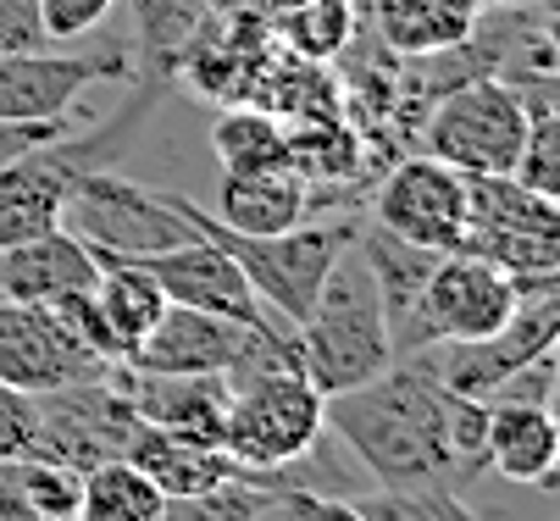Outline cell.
<instances>
[{
    "label": "cell",
    "instance_id": "obj_1",
    "mask_svg": "<svg viewBox=\"0 0 560 521\" xmlns=\"http://www.w3.org/2000/svg\"><path fill=\"white\" fill-rule=\"evenodd\" d=\"M328 433L377 488H466L489 472V405L433 378L422 350L394 355L383 378L334 394Z\"/></svg>",
    "mask_w": 560,
    "mask_h": 521
},
{
    "label": "cell",
    "instance_id": "obj_2",
    "mask_svg": "<svg viewBox=\"0 0 560 521\" xmlns=\"http://www.w3.org/2000/svg\"><path fill=\"white\" fill-rule=\"evenodd\" d=\"M155 90H162V72H155L150 84H139L133 100L117 117H106L95 128H67L61 139L18 156L12 167H0V245H23V239L61 228L72 189L90 173H106L128 151L139 122L155 111Z\"/></svg>",
    "mask_w": 560,
    "mask_h": 521
},
{
    "label": "cell",
    "instance_id": "obj_3",
    "mask_svg": "<svg viewBox=\"0 0 560 521\" xmlns=\"http://www.w3.org/2000/svg\"><path fill=\"white\" fill-rule=\"evenodd\" d=\"M294 366L305 371L311 389L323 400L350 394V389L383 378V371L394 366L383 294H377V277H372L366 256L355 250V239L334 261L323 294H316V306H311V317L294 328Z\"/></svg>",
    "mask_w": 560,
    "mask_h": 521
},
{
    "label": "cell",
    "instance_id": "obj_4",
    "mask_svg": "<svg viewBox=\"0 0 560 521\" xmlns=\"http://www.w3.org/2000/svg\"><path fill=\"white\" fill-rule=\"evenodd\" d=\"M173 205L184 211L189 234L211 239L238 272H245L256 300L278 322H289V328H300L311 317V306H316V294H323L334 261L345 256V245L361 228V216H328V222H294V228H283V234H233L206 205H195L184 194H173Z\"/></svg>",
    "mask_w": 560,
    "mask_h": 521
},
{
    "label": "cell",
    "instance_id": "obj_5",
    "mask_svg": "<svg viewBox=\"0 0 560 521\" xmlns=\"http://www.w3.org/2000/svg\"><path fill=\"white\" fill-rule=\"evenodd\" d=\"M328 400L311 389V378L294 360H267L228 378V422H222V450L238 472H272L300 461L323 438Z\"/></svg>",
    "mask_w": 560,
    "mask_h": 521
},
{
    "label": "cell",
    "instance_id": "obj_6",
    "mask_svg": "<svg viewBox=\"0 0 560 521\" xmlns=\"http://www.w3.org/2000/svg\"><path fill=\"white\" fill-rule=\"evenodd\" d=\"M527 122H533L527 100L505 79H494V72H477V79L439 90V106L422 122V144H428L422 156L466 178H505L522 162Z\"/></svg>",
    "mask_w": 560,
    "mask_h": 521
},
{
    "label": "cell",
    "instance_id": "obj_7",
    "mask_svg": "<svg viewBox=\"0 0 560 521\" xmlns=\"http://www.w3.org/2000/svg\"><path fill=\"white\" fill-rule=\"evenodd\" d=\"M61 228L84 239L95 261H139V256H155V250H173V245L195 239L184 211L173 205V189L117 178L112 167L90 173L72 189Z\"/></svg>",
    "mask_w": 560,
    "mask_h": 521
},
{
    "label": "cell",
    "instance_id": "obj_8",
    "mask_svg": "<svg viewBox=\"0 0 560 521\" xmlns=\"http://www.w3.org/2000/svg\"><path fill=\"white\" fill-rule=\"evenodd\" d=\"M516 311V283L489 267L483 256L471 250H455V256H439L422 300L411 311V328L399 333L394 355H411V350H428V344H466V339H489L511 322Z\"/></svg>",
    "mask_w": 560,
    "mask_h": 521
},
{
    "label": "cell",
    "instance_id": "obj_9",
    "mask_svg": "<svg viewBox=\"0 0 560 521\" xmlns=\"http://www.w3.org/2000/svg\"><path fill=\"white\" fill-rule=\"evenodd\" d=\"M139 433V416L117 383V371L101 383H72L56 394H34V450L56 466H72L84 477L101 461H122L128 438Z\"/></svg>",
    "mask_w": 560,
    "mask_h": 521
},
{
    "label": "cell",
    "instance_id": "obj_10",
    "mask_svg": "<svg viewBox=\"0 0 560 521\" xmlns=\"http://www.w3.org/2000/svg\"><path fill=\"white\" fill-rule=\"evenodd\" d=\"M560 339V288L549 294H527L516 300L511 322L489 339H466V344H428V366L433 378L455 394H471V400H489L511 371H522L527 360L549 355Z\"/></svg>",
    "mask_w": 560,
    "mask_h": 521
},
{
    "label": "cell",
    "instance_id": "obj_11",
    "mask_svg": "<svg viewBox=\"0 0 560 521\" xmlns=\"http://www.w3.org/2000/svg\"><path fill=\"white\" fill-rule=\"evenodd\" d=\"M372 222L433 256H455L466 245V173L433 156H406L377 183Z\"/></svg>",
    "mask_w": 560,
    "mask_h": 521
},
{
    "label": "cell",
    "instance_id": "obj_12",
    "mask_svg": "<svg viewBox=\"0 0 560 521\" xmlns=\"http://www.w3.org/2000/svg\"><path fill=\"white\" fill-rule=\"evenodd\" d=\"M128 56H61L50 45L0 50V122H72L90 84H122Z\"/></svg>",
    "mask_w": 560,
    "mask_h": 521
},
{
    "label": "cell",
    "instance_id": "obj_13",
    "mask_svg": "<svg viewBox=\"0 0 560 521\" xmlns=\"http://www.w3.org/2000/svg\"><path fill=\"white\" fill-rule=\"evenodd\" d=\"M112 360L90 355L45 306H12L0 300V383L18 394H56L72 383L112 378Z\"/></svg>",
    "mask_w": 560,
    "mask_h": 521
},
{
    "label": "cell",
    "instance_id": "obj_14",
    "mask_svg": "<svg viewBox=\"0 0 560 521\" xmlns=\"http://www.w3.org/2000/svg\"><path fill=\"white\" fill-rule=\"evenodd\" d=\"M139 272L155 277V288L167 294V306H189V311H211V317H233V322H267L272 311L250 294L245 272H238L211 239H189L173 250H155L128 261Z\"/></svg>",
    "mask_w": 560,
    "mask_h": 521
},
{
    "label": "cell",
    "instance_id": "obj_15",
    "mask_svg": "<svg viewBox=\"0 0 560 521\" xmlns=\"http://www.w3.org/2000/svg\"><path fill=\"white\" fill-rule=\"evenodd\" d=\"M117 383L144 427L184 433L200 443H222L228 422V378H184V371H133L117 366Z\"/></svg>",
    "mask_w": 560,
    "mask_h": 521
},
{
    "label": "cell",
    "instance_id": "obj_16",
    "mask_svg": "<svg viewBox=\"0 0 560 521\" xmlns=\"http://www.w3.org/2000/svg\"><path fill=\"white\" fill-rule=\"evenodd\" d=\"M95 277L101 267L90 245L67 228H50L23 245H0V300L12 306H56L67 294L95 288Z\"/></svg>",
    "mask_w": 560,
    "mask_h": 521
},
{
    "label": "cell",
    "instance_id": "obj_17",
    "mask_svg": "<svg viewBox=\"0 0 560 521\" xmlns=\"http://www.w3.org/2000/svg\"><path fill=\"white\" fill-rule=\"evenodd\" d=\"M366 7H372V34L399 61L460 50L471 45L477 23H483L477 0H366Z\"/></svg>",
    "mask_w": 560,
    "mask_h": 521
},
{
    "label": "cell",
    "instance_id": "obj_18",
    "mask_svg": "<svg viewBox=\"0 0 560 521\" xmlns=\"http://www.w3.org/2000/svg\"><path fill=\"white\" fill-rule=\"evenodd\" d=\"M489 466L516 488H560V427L549 405H489Z\"/></svg>",
    "mask_w": 560,
    "mask_h": 521
},
{
    "label": "cell",
    "instance_id": "obj_19",
    "mask_svg": "<svg viewBox=\"0 0 560 521\" xmlns=\"http://www.w3.org/2000/svg\"><path fill=\"white\" fill-rule=\"evenodd\" d=\"M311 211V183L294 167H267V173H222L217 189V222L233 234H283Z\"/></svg>",
    "mask_w": 560,
    "mask_h": 521
},
{
    "label": "cell",
    "instance_id": "obj_20",
    "mask_svg": "<svg viewBox=\"0 0 560 521\" xmlns=\"http://www.w3.org/2000/svg\"><path fill=\"white\" fill-rule=\"evenodd\" d=\"M122 461H133L162 494H200V488H217L228 477H238L233 455L222 443H200V438H184V433H162V427H144L128 438Z\"/></svg>",
    "mask_w": 560,
    "mask_h": 521
},
{
    "label": "cell",
    "instance_id": "obj_21",
    "mask_svg": "<svg viewBox=\"0 0 560 521\" xmlns=\"http://www.w3.org/2000/svg\"><path fill=\"white\" fill-rule=\"evenodd\" d=\"M355 250L366 256L372 277H377V294H383V317H388V339L399 344V333L411 328V311L422 300V288L439 267L433 250L411 245V239H399L388 228H377V222H361L355 228Z\"/></svg>",
    "mask_w": 560,
    "mask_h": 521
},
{
    "label": "cell",
    "instance_id": "obj_22",
    "mask_svg": "<svg viewBox=\"0 0 560 521\" xmlns=\"http://www.w3.org/2000/svg\"><path fill=\"white\" fill-rule=\"evenodd\" d=\"M95 267H101V277H95V306H101L106 333H112V344H117V366H128L133 350L150 339V328L162 322L167 294L155 288L150 272H139V267H128V261H95Z\"/></svg>",
    "mask_w": 560,
    "mask_h": 521
},
{
    "label": "cell",
    "instance_id": "obj_23",
    "mask_svg": "<svg viewBox=\"0 0 560 521\" xmlns=\"http://www.w3.org/2000/svg\"><path fill=\"white\" fill-rule=\"evenodd\" d=\"M466 234H549L560 239V205L527 189L516 173L466 178Z\"/></svg>",
    "mask_w": 560,
    "mask_h": 521
},
{
    "label": "cell",
    "instance_id": "obj_24",
    "mask_svg": "<svg viewBox=\"0 0 560 521\" xmlns=\"http://www.w3.org/2000/svg\"><path fill=\"white\" fill-rule=\"evenodd\" d=\"M162 488H155L133 461H101L78 477V510L72 521H162Z\"/></svg>",
    "mask_w": 560,
    "mask_h": 521
},
{
    "label": "cell",
    "instance_id": "obj_25",
    "mask_svg": "<svg viewBox=\"0 0 560 521\" xmlns=\"http://www.w3.org/2000/svg\"><path fill=\"white\" fill-rule=\"evenodd\" d=\"M211 151H217L222 173L289 167V128H283V117H272L267 106H233V111H222L217 128H211Z\"/></svg>",
    "mask_w": 560,
    "mask_h": 521
},
{
    "label": "cell",
    "instance_id": "obj_26",
    "mask_svg": "<svg viewBox=\"0 0 560 521\" xmlns=\"http://www.w3.org/2000/svg\"><path fill=\"white\" fill-rule=\"evenodd\" d=\"M206 17H211V0H133V28H139L144 61L155 72L178 67V56L195 45Z\"/></svg>",
    "mask_w": 560,
    "mask_h": 521
},
{
    "label": "cell",
    "instance_id": "obj_27",
    "mask_svg": "<svg viewBox=\"0 0 560 521\" xmlns=\"http://www.w3.org/2000/svg\"><path fill=\"white\" fill-rule=\"evenodd\" d=\"M261 100H267L272 117H294V122H328V117H339V84L316 61H305V56L272 61Z\"/></svg>",
    "mask_w": 560,
    "mask_h": 521
},
{
    "label": "cell",
    "instance_id": "obj_28",
    "mask_svg": "<svg viewBox=\"0 0 560 521\" xmlns=\"http://www.w3.org/2000/svg\"><path fill=\"white\" fill-rule=\"evenodd\" d=\"M355 162H361V144H355V133L339 117H328V122H294V133H289V167L305 183L350 178Z\"/></svg>",
    "mask_w": 560,
    "mask_h": 521
},
{
    "label": "cell",
    "instance_id": "obj_29",
    "mask_svg": "<svg viewBox=\"0 0 560 521\" xmlns=\"http://www.w3.org/2000/svg\"><path fill=\"white\" fill-rule=\"evenodd\" d=\"M278 510V494L256 488L245 472L217 483V488H200V494H167L162 499V521H261Z\"/></svg>",
    "mask_w": 560,
    "mask_h": 521
},
{
    "label": "cell",
    "instance_id": "obj_30",
    "mask_svg": "<svg viewBox=\"0 0 560 521\" xmlns=\"http://www.w3.org/2000/svg\"><path fill=\"white\" fill-rule=\"evenodd\" d=\"M278 28L305 61H328L355 34V0H305V7L278 17Z\"/></svg>",
    "mask_w": 560,
    "mask_h": 521
},
{
    "label": "cell",
    "instance_id": "obj_31",
    "mask_svg": "<svg viewBox=\"0 0 560 521\" xmlns=\"http://www.w3.org/2000/svg\"><path fill=\"white\" fill-rule=\"evenodd\" d=\"M355 510L361 521H483L455 488H366Z\"/></svg>",
    "mask_w": 560,
    "mask_h": 521
},
{
    "label": "cell",
    "instance_id": "obj_32",
    "mask_svg": "<svg viewBox=\"0 0 560 521\" xmlns=\"http://www.w3.org/2000/svg\"><path fill=\"white\" fill-rule=\"evenodd\" d=\"M18 488H23V505L34 510V521H72L78 510V472L72 466H56L45 455H18Z\"/></svg>",
    "mask_w": 560,
    "mask_h": 521
},
{
    "label": "cell",
    "instance_id": "obj_33",
    "mask_svg": "<svg viewBox=\"0 0 560 521\" xmlns=\"http://www.w3.org/2000/svg\"><path fill=\"white\" fill-rule=\"evenodd\" d=\"M117 0H34V12H39V34L45 45H67L78 34H90L112 17Z\"/></svg>",
    "mask_w": 560,
    "mask_h": 521
},
{
    "label": "cell",
    "instance_id": "obj_34",
    "mask_svg": "<svg viewBox=\"0 0 560 521\" xmlns=\"http://www.w3.org/2000/svg\"><path fill=\"white\" fill-rule=\"evenodd\" d=\"M555 389H560V360H555V350H549V355L527 360L522 371H511V378H505L483 405H549V411H555Z\"/></svg>",
    "mask_w": 560,
    "mask_h": 521
},
{
    "label": "cell",
    "instance_id": "obj_35",
    "mask_svg": "<svg viewBox=\"0 0 560 521\" xmlns=\"http://www.w3.org/2000/svg\"><path fill=\"white\" fill-rule=\"evenodd\" d=\"M34 450V400L0 383V461H18Z\"/></svg>",
    "mask_w": 560,
    "mask_h": 521
},
{
    "label": "cell",
    "instance_id": "obj_36",
    "mask_svg": "<svg viewBox=\"0 0 560 521\" xmlns=\"http://www.w3.org/2000/svg\"><path fill=\"white\" fill-rule=\"evenodd\" d=\"M272 516H289V521H361L355 499H339V494H305V488L278 494V510H272Z\"/></svg>",
    "mask_w": 560,
    "mask_h": 521
},
{
    "label": "cell",
    "instance_id": "obj_37",
    "mask_svg": "<svg viewBox=\"0 0 560 521\" xmlns=\"http://www.w3.org/2000/svg\"><path fill=\"white\" fill-rule=\"evenodd\" d=\"M72 122H0V167H12L18 156L39 151V144L61 139Z\"/></svg>",
    "mask_w": 560,
    "mask_h": 521
},
{
    "label": "cell",
    "instance_id": "obj_38",
    "mask_svg": "<svg viewBox=\"0 0 560 521\" xmlns=\"http://www.w3.org/2000/svg\"><path fill=\"white\" fill-rule=\"evenodd\" d=\"M477 7H483V12H489V7H522V0H477Z\"/></svg>",
    "mask_w": 560,
    "mask_h": 521
}]
</instances>
